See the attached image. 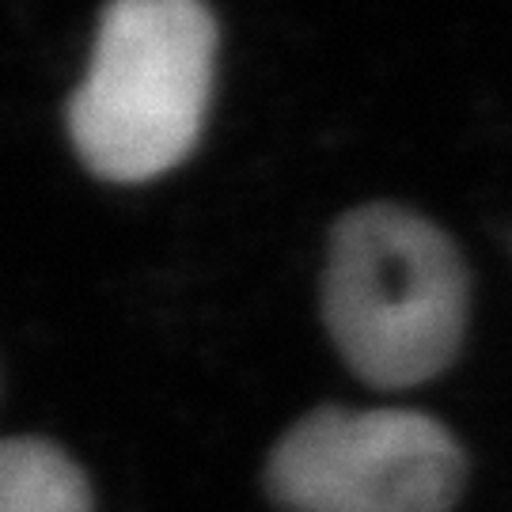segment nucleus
<instances>
[{
	"instance_id": "obj_1",
	"label": "nucleus",
	"mask_w": 512,
	"mask_h": 512,
	"mask_svg": "<svg viewBox=\"0 0 512 512\" xmlns=\"http://www.w3.org/2000/svg\"><path fill=\"white\" fill-rule=\"evenodd\" d=\"M471 319V274L456 239L395 202L334 224L323 266V323L357 380L403 391L456 361Z\"/></svg>"
},
{
	"instance_id": "obj_2",
	"label": "nucleus",
	"mask_w": 512,
	"mask_h": 512,
	"mask_svg": "<svg viewBox=\"0 0 512 512\" xmlns=\"http://www.w3.org/2000/svg\"><path fill=\"white\" fill-rule=\"evenodd\" d=\"M217 76V19L198 0L103 8L92 65L69 99V137L88 171L148 183L202 137Z\"/></svg>"
},
{
	"instance_id": "obj_3",
	"label": "nucleus",
	"mask_w": 512,
	"mask_h": 512,
	"mask_svg": "<svg viewBox=\"0 0 512 512\" xmlns=\"http://www.w3.org/2000/svg\"><path fill=\"white\" fill-rule=\"evenodd\" d=\"M467 456L421 410L323 406L277 440L266 486L281 512H452Z\"/></svg>"
},
{
	"instance_id": "obj_4",
	"label": "nucleus",
	"mask_w": 512,
	"mask_h": 512,
	"mask_svg": "<svg viewBox=\"0 0 512 512\" xmlns=\"http://www.w3.org/2000/svg\"><path fill=\"white\" fill-rule=\"evenodd\" d=\"M0 512H92L88 478L50 440H0Z\"/></svg>"
}]
</instances>
